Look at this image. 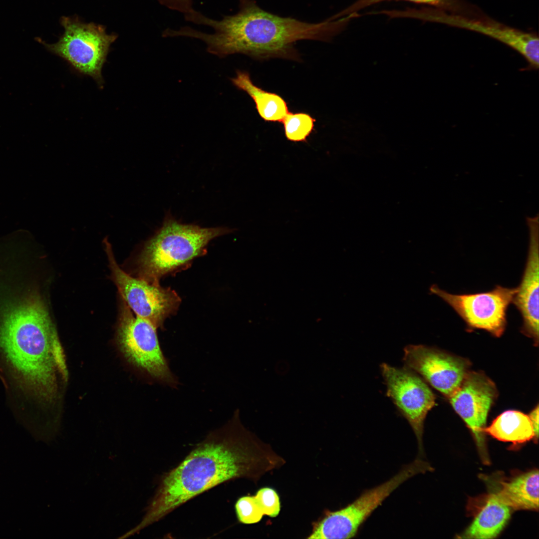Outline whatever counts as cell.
<instances>
[{
  "mask_svg": "<svg viewBox=\"0 0 539 539\" xmlns=\"http://www.w3.org/2000/svg\"><path fill=\"white\" fill-rule=\"evenodd\" d=\"M185 19L207 25L214 30L207 33L184 26L177 31L179 36L199 39L207 45V51L220 58L241 53L258 59L279 57L298 59L294 47L296 41L309 39L328 41L342 31L349 21L346 16L308 23L283 17L265 11L253 0H239L238 12L220 20L206 16L194 10L185 15Z\"/></svg>",
  "mask_w": 539,
  "mask_h": 539,
  "instance_id": "6da1fadb",
  "label": "cell"
},
{
  "mask_svg": "<svg viewBox=\"0 0 539 539\" xmlns=\"http://www.w3.org/2000/svg\"><path fill=\"white\" fill-rule=\"evenodd\" d=\"M7 307L0 321V355L24 395L52 406L68 371L47 308L41 298L28 296Z\"/></svg>",
  "mask_w": 539,
  "mask_h": 539,
  "instance_id": "7a4b0ae2",
  "label": "cell"
},
{
  "mask_svg": "<svg viewBox=\"0 0 539 539\" xmlns=\"http://www.w3.org/2000/svg\"><path fill=\"white\" fill-rule=\"evenodd\" d=\"M251 436L239 412L211 432L176 467L161 478L141 523L140 531L193 498L226 481L249 476L255 463Z\"/></svg>",
  "mask_w": 539,
  "mask_h": 539,
  "instance_id": "3957f363",
  "label": "cell"
},
{
  "mask_svg": "<svg viewBox=\"0 0 539 539\" xmlns=\"http://www.w3.org/2000/svg\"><path fill=\"white\" fill-rule=\"evenodd\" d=\"M231 231L223 227L182 224L167 216L142 251L138 260V277L159 284L162 276L203 254L211 240Z\"/></svg>",
  "mask_w": 539,
  "mask_h": 539,
  "instance_id": "277c9868",
  "label": "cell"
},
{
  "mask_svg": "<svg viewBox=\"0 0 539 539\" xmlns=\"http://www.w3.org/2000/svg\"><path fill=\"white\" fill-rule=\"evenodd\" d=\"M60 22L64 32L56 42L49 44L39 41L77 72L90 76L100 87H103L102 69L110 45L118 35L107 34L103 25L83 22L77 16H62Z\"/></svg>",
  "mask_w": 539,
  "mask_h": 539,
  "instance_id": "5b68a950",
  "label": "cell"
},
{
  "mask_svg": "<svg viewBox=\"0 0 539 539\" xmlns=\"http://www.w3.org/2000/svg\"><path fill=\"white\" fill-rule=\"evenodd\" d=\"M427 462L419 458L405 465L392 478L364 491L344 508L329 512L314 527L308 539H350L372 513L401 485L413 477L432 471Z\"/></svg>",
  "mask_w": 539,
  "mask_h": 539,
  "instance_id": "8992f818",
  "label": "cell"
},
{
  "mask_svg": "<svg viewBox=\"0 0 539 539\" xmlns=\"http://www.w3.org/2000/svg\"><path fill=\"white\" fill-rule=\"evenodd\" d=\"M157 328L149 320L134 316L122 300L116 332L121 352L132 365L160 384L175 387L177 380L160 347Z\"/></svg>",
  "mask_w": 539,
  "mask_h": 539,
  "instance_id": "52a82bcc",
  "label": "cell"
},
{
  "mask_svg": "<svg viewBox=\"0 0 539 539\" xmlns=\"http://www.w3.org/2000/svg\"><path fill=\"white\" fill-rule=\"evenodd\" d=\"M104 242L112 279L122 299L137 316L149 320L157 328L162 327L165 320L178 309L180 297L170 288L126 273L118 266L110 243L106 239Z\"/></svg>",
  "mask_w": 539,
  "mask_h": 539,
  "instance_id": "ba28073f",
  "label": "cell"
},
{
  "mask_svg": "<svg viewBox=\"0 0 539 539\" xmlns=\"http://www.w3.org/2000/svg\"><path fill=\"white\" fill-rule=\"evenodd\" d=\"M430 290L448 304L469 328L483 329L499 337L506 329L508 308L517 288L498 285L487 292L455 294L433 285Z\"/></svg>",
  "mask_w": 539,
  "mask_h": 539,
  "instance_id": "9c48e42d",
  "label": "cell"
},
{
  "mask_svg": "<svg viewBox=\"0 0 539 539\" xmlns=\"http://www.w3.org/2000/svg\"><path fill=\"white\" fill-rule=\"evenodd\" d=\"M380 370L386 385L387 396L411 427L422 455L424 421L428 412L435 405V396L417 373L405 366L398 368L383 363Z\"/></svg>",
  "mask_w": 539,
  "mask_h": 539,
  "instance_id": "30bf717a",
  "label": "cell"
},
{
  "mask_svg": "<svg viewBox=\"0 0 539 539\" xmlns=\"http://www.w3.org/2000/svg\"><path fill=\"white\" fill-rule=\"evenodd\" d=\"M412 18L462 28L490 36L513 48L533 65L539 59V39L529 32L501 23L485 14L476 16L449 13L433 7L413 8Z\"/></svg>",
  "mask_w": 539,
  "mask_h": 539,
  "instance_id": "8fae6325",
  "label": "cell"
},
{
  "mask_svg": "<svg viewBox=\"0 0 539 539\" xmlns=\"http://www.w3.org/2000/svg\"><path fill=\"white\" fill-rule=\"evenodd\" d=\"M497 396L494 383L482 372L469 371L449 397L451 404L471 431L481 456L488 463L484 429L488 412Z\"/></svg>",
  "mask_w": 539,
  "mask_h": 539,
  "instance_id": "7c38bea8",
  "label": "cell"
},
{
  "mask_svg": "<svg viewBox=\"0 0 539 539\" xmlns=\"http://www.w3.org/2000/svg\"><path fill=\"white\" fill-rule=\"evenodd\" d=\"M404 351L405 366L420 375L448 398L469 371L470 364L467 360L434 347L408 345Z\"/></svg>",
  "mask_w": 539,
  "mask_h": 539,
  "instance_id": "4fadbf2b",
  "label": "cell"
},
{
  "mask_svg": "<svg viewBox=\"0 0 539 539\" xmlns=\"http://www.w3.org/2000/svg\"><path fill=\"white\" fill-rule=\"evenodd\" d=\"M530 242L527 260L520 284L513 303L523 319L522 331L539 342V216L527 218Z\"/></svg>",
  "mask_w": 539,
  "mask_h": 539,
  "instance_id": "5bb4252c",
  "label": "cell"
},
{
  "mask_svg": "<svg viewBox=\"0 0 539 539\" xmlns=\"http://www.w3.org/2000/svg\"><path fill=\"white\" fill-rule=\"evenodd\" d=\"M478 502L471 524L460 537L464 539H494L503 530L511 516V509L493 492Z\"/></svg>",
  "mask_w": 539,
  "mask_h": 539,
  "instance_id": "9a60e30c",
  "label": "cell"
},
{
  "mask_svg": "<svg viewBox=\"0 0 539 539\" xmlns=\"http://www.w3.org/2000/svg\"><path fill=\"white\" fill-rule=\"evenodd\" d=\"M539 471L534 470L507 482L492 492L511 510H538L539 509Z\"/></svg>",
  "mask_w": 539,
  "mask_h": 539,
  "instance_id": "2e32d148",
  "label": "cell"
},
{
  "mask_svg": "<svg viewBox=\"0 0 539 539\" xmlns=\"http://www.w3.org/2000/svg\"><path fill=\"white\" fill-rule=\"evenodd\" d=\"M231 80L237 88L246 92L253 99L259 115L265 121L281 122L289 112L286 102L280 96L255 85L248 72L238 70Z\"/></svg>",
  "mask_w": 539,
  "mask_h": 539,
  "instance_id": "e0dca14e",
  "label": "cell"
},
{
  "mask_svg": "<svg viewBox=\"0 0 539 539\" xmlns=\"http://www.w3.org/2000/svg\"><path fill=\"white\" fill-rule=\"evenodd\" d=\"M484 433L502 441L521 444L534 438L529 416L515 410L506 411L498 416Z\"/></svg>",
  "mask_w": 539,
  "mask_h": 539,
  "instance_id": "ac0fdd59",
  "label": "cell"
},
{
  "mask_svg": "<svg viewBox=\"0 0 539 539\" xmlns=\"http://www.w3.org/2000/svg\"><path fill=\"white\" fill-rule=\"evenodd\" d=\"M407 1L432 7L449 13L473 16L477 14L480 9L464 0H357L348 7L337 13L338 17L357 13L359 10L370 5L385 1Z\"/></svg>",
  "mask_w": 539,
  "mask_h": 539,
  "instance_id": "d6986e66",
  "label": "cell"
},
{
  "mask_svg": "<svg viewBox=\"0 0 539 539\" xmlns=\"http://www.w3.org/2000/svg\"><path fill=\"white\" fill-rule=\"evenodd\" d=\"M315 119L304 112H289L282 121L285 136L294 142H304L311 134Z\"/></svg>",
  "mask_w": 539,
  "mask_h": 539,
  "instance_id": "ffe728a7",
  "label": "cell"
},
{
  "mask_svg": "<svg viewBox=\"0 0 539 539\" xmlns=\"http://www.w3.org/2000/svg\"><path fill=\"white\" fill-rule=\"evenodd\" d=\"M235 509L238 520L245 524L259 522L264 515L255 496H244L237 501Z\"/></svg>",
  "mask_w": 539,
  "mask_h": 539,
  "instance_id": "44dd1931",
  "label": "cell"
},
{
  "mask_svg": "<svg viewBox=\"0 0 539 539\" xmlns=\"http://www.w3.org/2000/svg\"><path fill=\"white\" fill-rule=\"evenodd\" d=\"M254 496L264 515L275 517L279 514L280 504L275 490L270 488H263Z\"/></svg>",
  "mask_w": 539,
  "mask_h": 539,
  "instance_id": "7402d4cb",
  "label": "cell"
},
{
  "mask_svg": "<svg viewBox=\"0 0 539 539\" xmlns=\"http://www.w3.org/2000/svg\"><path fill=\"white\" fill-rule=\"evenodd\" d=\"M165 6L184 13L188 14L194 9L193 7V0H157Z\"/></svg>",
  "mask_w": 539,
  "mask_h": 539,
  "instance_id": "603a6c76",
  "label": "cell"
},
{
  "mask_svg": "<svg viewBox=\"0 0 539 539\" xmlns=\"http://www.w3.org/2000/svg\"><path fill=\"white\" fill-rule=\"evenodd\" d=\"M530 418L534 432V439L538 440L539 435V407L538 405L531 412Z\"/></svg>",
  "mask_w": 539,
  "mask_h": 539,
  "instance_id": "cb8c5ba5",
  "label": "cell"
}]
</instances>
